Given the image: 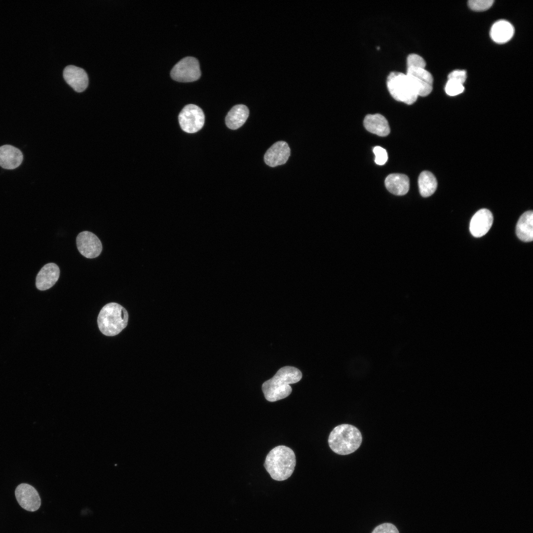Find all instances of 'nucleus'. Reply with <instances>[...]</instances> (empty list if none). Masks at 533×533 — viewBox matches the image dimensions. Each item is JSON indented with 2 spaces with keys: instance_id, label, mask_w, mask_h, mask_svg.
Instances as JSON below:
<instances>
[{
  "instance_id": "obj_17",
  "label": "nucleus",
  "mask_w": 533,
  "mask_h": 533,
  "mask_svg": "<svg viewBox=\"0 0 533 533\" xmlns=\"http://www.w3.org/2000/svg\"><path fill=\"white\" fill-rule=\"evenodd\" d=\"M384 183L388 190L396 195H404L409 190V179L404 174L398 173L389 174L386 178Z\"/></svg>"
},
{
  "instance_id": "obj_26",
  "label": "nucleus",
  "mask_w": 533,
  "mask_h": 533,
  "mask_svg": "<svg viewBox=\"0 0 533 533\" xmlns=\"http://www.w3.org/2000/svg\"><path fill=\"white\" fill-rule=\"evenodd\" d=\"M448 78L463 84L466 79V72L463 70H454L449 74Z\"/></svg>"
},
{
  "instance_id": "obj_1",
  "label": "nucleus",
  "mask_w": 533,
  "mask_h": 533,
  "mask_svg": "<svg viewBox=\"0 0 533 533\" xmlns=\"http://www.w3.org/2000/svg\"><path fill=\"white\" fill-rule=\"evenodd\" d=\"M302 378V372L292 366L281 368L270 379L262 386L265 398L269 402H275L288 397L292 392L290 384L299 381Z\"/></svg>"
},
{
  "instance_id": "obj_16",
  "label": "nucleus",
  "mask_w": 533,
  "mask_h": 533,
  "mask_svg": "<svg viewBox=\"0 0 533 533\" xmlns=\"http://www.w3.org/2000/svg\"><path fill=\"white\" fill-rule=\"evenodd\" d=\"M364 125L368 131L380 136L384 137L390 133L387 120L379 114L367 115L364 119Z\"/></svg>"
},
{
  "instance_id": "obj_22",
  "label": "nucleus",
  "mask_w": 533,
  "mask_h": 533,
  "mask_svg": "<svg viewBox=\"0 0 533 533\" xmlns=\"http://www.w3.org/2000/svg\"><path fill=\"white\" fill-rule=\"evenodd\" d=\"M464 88L463 84L452 79H448L445 90L450 96H456L463 92Z\"/></svg>"
},
{
  "instance_id": "obj_18",
  "label": "nucleus",
  "mask_w": 533,
  "mask_h": 533,
  "mask_svg": "<svg viewBox=\"0 0 533 533\" xmlns=\"http://www.w3.org/2000/svg\"><path fill=\"white\" fill-rule=\"evenodd\" d=\"M249 114V109L245 105H236L228 112L225 119L226 125L230 129H237L245 122Z\"/></svg>"
},
{
  "instance_id": "obj_21",
  "label": "nucleus",
  "mask_w": 533,
  "mask_h": 533,
  "mask_svg": "<svg viewBox=\"0 0 533 533\" xmlns=\"http://www.w3.org/2000/svg\"><path fill=\"white\" fill-rule=\"evenodd\" d=\"M419 192L423 197L431 195L436 190L437 182L435 177L430 172H422L418 179Z\"/></svg>"
},
{
  "instance_id": "obj_2",
  "label": "nucleus",
  "mask_w": 533,
  "mask_h": 533,
  "mask_svg": "<svg viewBox=\"0 0 533 533\" xmlns=\"http://www.w3.org/2000/svg\"><path fill=\"white\" fill-rule=\"evenodd\" d=\"M294 451L285 446H278L267 455L264 466L271 477L276 481H284L292 474L296 465Z\"/></svg>"
},
{
  "instance_id": "obj_5",
  "label": "nucleus",
  "mask_w": 533,
  "mask_h": 533,
  "mask_svg": "<svg viewBox=\"0 0 533 533\" xmlns=\"http://www.w3.org/2000/svg\"><path fill=\"white\" fill-rule=\"evenodd\" d=\"M423 58L416 53H411L407 58L406 75L410 79L419 96L425 97L432 90L433 78L425 69Z\"/></svg>"
},
{
  "instance_id": "obj_13",
  "label": "nucleus",
  "mask_w": 533,
  "mask_h": 533,
  "mask_svg": "<svg viewBox=\"0 0 533 533\" xmlns=\"http://www.w3.org/2000/svg\"><path fill=\"white\" fill-rule=\"evenodd\" d=\"M63 76L66 82L76 92L85 90L88 84V77L86 72L79 67L70 65L63 71Z\"/></svg>"
},
{
  "instance_id": "obj_3",
  "label": "nucleus",
  "mask_w": 533,
  "mask_h": 533,
  "mask_svg": "<svg viewBox=\"0 0 533 533\" xmlns=\"http://www.w3.org/2000/svg\"><path fill=\"white\" fill-rule=\"evenodd\" d=\"M362 435L355 426L343 424L335 427L331 432L328 443L331 450L337 454L346 455L354 452L362 442Z\"/></svg>"
},
{
  "instance_id": "obj_11",
  "label": "nucleus",
  "mask_w": 533,
  "mask_h": 533,
  "mask_svg": "<svg viewBox=\"0 0 533 533\" xmlns=\"http://www.w3.org/2000/svg\"><path fill=\"white\" fill-rule=\"evenodd\" d=\"M493 222V216L491 212L487 209H480L471 219L470 231L474 237H482L490 230Z\"/></svg>"
},
{
  "instance_id": "obj_4",
  "label": "nucleus",
  "mask_w": 533,
  "mask_h": 533,
  "mask_svg": "<svg viewBox=\"0 0 533 533\" xmlns=\"http://www.w3.org/2000/svg\"><path fill=\"white\" fill-rule=\"evenodd\" d=\"M128 314L126 309L115 303L104 305L98 316L99 330L105 335L114 336L118 334L127 326Z\"/></svg>"
},
{
  "instance_id": "obj_14",
  "label": "nucleus",
  "mask_w": 533,
  "mask_h": 533,
  "mask_svg": "<svg viewBox=\"0 0 533 533\" xmlns=\"http://www.w3.org/2000/svg\"><path fill=\"white\" fill-rule=\"evenodd\" d=\"M60 276V269L55 263L45 265L38 273L36 285L38 289L44 291L51 288L57 281Z\"/></svg>"
},
{
  "instance_id": "obj_12",
  "label": "nucleus",
  "mask_w": 533,
  "mask_h": 533,
  "mask_svg": "<svg viewBox=\"0 0 533 533\" xmlns=\"http://www.w3.org/2000/svg\"><path fill=\"white\" fill-rule=\"evenodd\" d=\"M290 155V149L288 144L284 141H278L266 151L264 161L269 166L276 167L285 164Z\"/></svg>"
},
{
  "instance_id": "obj_10",
  "label": "nucleus",
  "mask_w": 533,
  "mask_h": 533,
  "mask_svg": "<svg viewBox=\"0 0 533 533\" xmlns=\"http://www.w3.org/2000/svg\"><path fill=\"white\" fill-rule=\"evenodd\" d=\"M15 495L19 504L26 510L36 511L40 506L41 500L38 491L29 484L19 485L15 489Z\"/></svg>"
},
{
  "instance_id": "obj_8",
  "label": "nucleus",
  "mask_w": 533,
  "mask_h": 533,
  "mask_svg": "<svg viewBox=\"0 0 533 533\" xmlns=\"http://www.w3.org/2000/svg\"><path fill=\"white\" fill-rule=\"evenodd\" d=\"M170 75L174 80L178 81H195L201 76L199 62L193 57H186L174 65L171 70Z\"/></svg>"
},
{
  "instance_id": "obj_25",
  "label": "nucleus",
  "mask_w": 533,
  "mask_h": 533,
  "mask_svg": "<svg viewBox=\"0 0 533 533\" xmlns=\"http://www.w3.org/2000/svg\"><path fill=\"white\" fill-rule=\"evenodd\" d=\"M372 533H399L397 528L391 523H383L378 526Z\"/></svg>"
},
{
  "instance_id": "obj_7",
  "label": "nucleus",
  "mask_w": 533,
  "mask_h": 533,
  "mask_svg": "<svg viewBox=\"0 0 533 533\" xmlns=\"http://www.w3.org/2000/svg\"><path fill=\"white\" fill-rule=\"evenodd\" d=\"M178 120L183 131L188 133H194L203 126L205 115L200 107L190 104L183 108L179 114Z\"/></svg>"
},
{
  "instance_id": "obj_9",
  "label": "nucleus",
  "mask_w": 533,
  "mask_h": 533,
  "mask_svg": "<svg viewBox=\"0 0 533 533\" xmlns=\"http://www.w3.org/2000/svg\"><path fill=\"white\" fill-rule=\"evenodd\" d=\"M76 243L78 251L87 258L97 257L102 250V244L99 238L88 231L79 233L76 238Z\"/></svg>"
},
{
  "instance_id": "obj_6",
  "label": "nucleus",
  "mask_w": 533,
  "mask_h": 533,
  "mask_svg": "<svg viewBox=\"0 0 533 533\" xmlns=\"http://www.w3.org/2000/svg\"><path fill=\"white\" fill-rule=\"evenodd\" d=\"M386 85L389 93L395 100L407 105L414 104L419 96L406 74L402 72L390 73L387 77Z\"/></svg>"
},
{
  "instance_id": "obj_20",
  "label": "nucleus",
  "mask_w": 533,
  "mask_h": 533,
  "mask_svg": "<svg viewBox=\"0 0 533 533\" xmlns=\"http://www.w3.org/2000/svg\"><path fill=\"white\" fill-rule=\"evenodd\" d=\"M514 33L513 26L508 21L501 20L495 23L491 27L490 36L495 42L503 43L509 41Z\"/></svg>"
},
{
  "instance_id": "obj_15",
  "label": "nucleus",
  "mask_w": 533,
  "mask_h": 533,
  "mask_svg": "<svg viewBox=\"0 0 533 533\" xmlns=\"http://www.w3.org/2000/svg\"><path fill=\"white\" fill-rule=\"evenodd\" d=\"M23 155L16 147L5 145L0 147V166L6 169H14L21 164Z\"/></svg>"
},
{
  "instance_id": "obj_19",
  "label": "nucleus",
  "mask_w": 533,
  "mask_h": 533,
  "mask_svg": "<svg viewBox=\"0 0 533 533\" xmlns=\"http://www.w3.org/2000/svg\"><path fill=\"white\" fill-rule=\"evenodd\" d=\"M516 233L517 237L524 242H531L533 239V212L528 211L523 213L517 224Z\"/></svg>"
},
{
  "instance_id": "obj_23",
  "label": "nucleus",
  "mask_w": 533,
  "mask_h": 533,
  "mask_svg": "<svg viewBox=\"0 0 533 533\" xmlns=\"http://www.w3.org/2000/svg\"><path fill=\"white\" fill-rule=\"evenodd\" d=\"M493 0H470L468 2L469 7L475 11H484L491 7Z\"/></svg>"
},
{
  "instance_id": "obj_24",
  "label": "nucleus",
  "mask_w": 533,
  "mask_h": 533,
  "mask_svg": "<svg viewBox=\"0 0 533 533\" xmlns=\"http://www.w3.org/2000/svg\"><path fill=\"white\" fill-rule=\"evenodd\" d=\"M375 155V163L380 165L384 164L387 160L388 155L386 150L380 146H376L373 149Z\"/></svg>"
}]
</instances>
